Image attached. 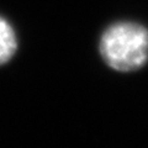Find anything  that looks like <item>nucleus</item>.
I'll return each instance as SVG.
<instances>
[{"instance_id":"2","label":"nucleus","mask_w":148,"mask_h":148,"mask_svg":"<svg viewBox=\"0 0 148 148\" xmlns=\"http://www.w3.org/2000/svg\"><path fill=\"white\" fill-rule=\"evenodd\" d=\"M16 36L11 25L0 16V64L6 63L16 51Z\"/></svg>"},{"instance_id":"1","label":"nucleus","mask_w":148,"mask_h":148,"mask_svg":"<svg viewBox=\"0 0 148 148\" xmlns=\"http://www.w3.org/2000/svg\"><path fill=\"white\" fill-rule=\"evenodd\" d=\"M99 48L110 68L119 72L137 71L148 61V30L137 22H116L101 35Z\"/></svg>"}]
</instances>
